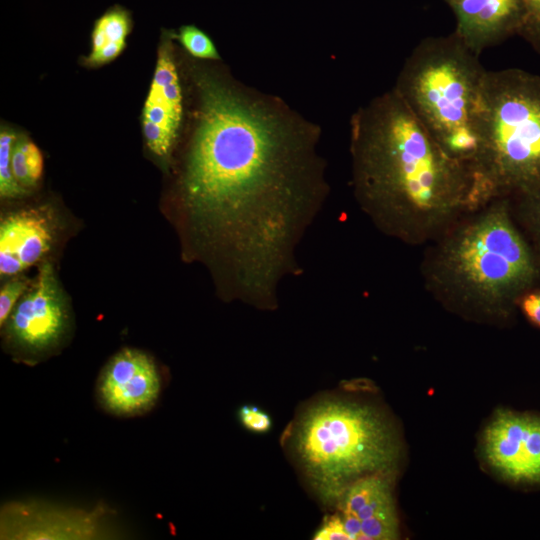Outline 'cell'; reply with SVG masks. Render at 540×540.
<instances>
[{
    "mask_svg": "<svg viewBox=\"0 0 540 540\" xmlns=\"http://www.w3.org/2000/svg\"><path fill=\"white\" fill-rule=\"evenodd\" d=\"M194 110L179 178L187 217L223 258L228 296L275 310L330 187L321 128L228 69L189 67Z\"/></svg>",
    "mask_w": 540,
    "mask_h": 540,
    "instance_id": "obj_1",
    "label": "cell"
},
{
    "mask_svg": "<svg viewBox=\"0 0 540 540\" xmlns=\"http://www.w3.org/2000/svg\"><path fill=\"white\" fill-rule=\"evenodd\" d=\"M350 155L359 207L403 243H431L482 207L471 168L441 149L393 88L352 114Z\"/></svg>",
    "mask_w": 540,
    "mask_h": 540,
    "instance_id": "obj_2",
    "label": "cell"
},
{
    "mask_svg": "<svg viewBox=\"0 0 540 540\" xmlns=\"http://www.w3.org/2000/svg\"><path fill=\"white\" fill-rule=\"evenodd\" d=\"M510 199H495L432 241L422 263L428 291L465 315H505L537 277L534 255L511 217Z\"/></svg>",
    "mask_w": 540,
    "mask_h": 540,
    "instance_id": "obj_3",
    "label": "cell"
},
{
    "mask_svg": "<svg viewBox=\"0 0 540 540\" xmlns=\"http://www.w3.org/2000/svg\"><path fill=\"white\" fill-rule=\"evenodd\" d=\"M286 444L313 488L335 502L358 478L391 472L399 451L391 425L375 407L327 395L302 409Z\"/></svg>",
    "mask_w": 540,
    "mask_h": 540,
    "instance_id": "obj_4",
    "label": "cell"
},
{
    "mask_svg": "<svg viewBox=\"0 0 540 540\" xmlns=\"http://www.w3.org/2000/svg\"><path fill=\"white\" fill-rule=\"evenodd\" d=\"M479 55L455 32L424 38L393 87L441 149L473 173L487 73Z\"/></svg>",
    "mask_w": 540,
    "mask_h": 540,
    "instance_id": "obj_5",
    "label": "cell"
},
{
    "mask_svg": "<svg viewBox=\"0 0 540 540\" xmlns=\"http://www.w3.org/2000/svg\"><path fill=\"white\" fill-rule=\"evenodd\" d=\"M474 174L485 205L540 191L539 74L487 70Z\"/></svg>",
    "mask_w": 540,
    "mask_h": 540,
    "instance_id": "obj_6",
    "label": "cell"
},
{
    "mask_svg": "<svg viewBox=\"0 0 540 540\" xmlns=\"http://www.w3.org/2000/svg\"><path fill=\"white\" fill-rule=\"evenodd\" d=\"M115 511L100 504L92 509L46 501H12L1 507L0 536L10 540H90L120 535Z\"/></svg>",
    "mask_w": 540,
    "mask_h": 540,
    "instance_id": "obj_7",
    "label": "cell"
},
{
    "mask_svg": "<svg viewBox=\"0 0 540 540\" xmlns=\"http://www.w3.org/2000/svg\"><path fill=\"white\" fill-rule=\"evenodd\" d=\"M4 326L12 352L29 364L62 345L70 319L50 264L41 266L36 282L18 301Z\"/></svg>",
    "mask_w": 540,
    "mask_h": 540,
    "instance_id": "obj_8",
    "label": "cell"
},
{
    "mask_svg": "<svg viewBox=\"0 0 540 540\" xmlns=\"http://www.w3.org/2000/svg\"><path fill=\"white\" fill-rule=\"evenodd\" d=\"M162 389L159 369L148 354L125 348L103 367L96 382L99 406L117 417H135L149 412Z\"/></svg>",
    "mask_w": 540,
    "mask_h": 540,
    "instance_id": "obj_9",
    "label": "cell"
},
{
    "mask_svg": "<svg viewBox=\"0 0 540 540\" xmlns=\"http://www.w3.org/2000/svg\"><path fill=\"white\" fill-rule=\"evenodd\" d=\"M483 445L488 463L504 478L540 482V417L497 411Z\"/></svg>",
    "mask_w": 540,
    "mask_h": 540,
    "instance_id": "obj_10",
    "label": "cell"
},
{
    "mask_svg": "<svg viewBox=\"0 0 540 540\" xmlns=\"http://www.w3.org/2000/svg\"><path fill=\"white\" fill-rule=\"evenodd\" d=\"M184 93L172 42L161 44L155 71L142 112L143 134L148 148L167 158L181 134Z\"/></svg>",
    "mask_w": 540,
    "mask_h": 540,
    "instance_id": "obj_11",
    "label": "cell"
},
{
    "mask_svg": "<svg viewBox=\"0 0 540 540\" xmlns=\"http://www.w3.org/2000/svg\"><path fill=\"white\" fill-rule=\"evenodd\" d=\"M390 472L373 473L353 481L337 500L339 514L351 540H394L399 519Z\"/></svg>",
    "mask_w": 540,
    "mask_h": 540,
    "instance_id": "obj_12",
    "label": "cell"
},
{
    "mask_svg": "<svg viewBox=\"0 0 540 540\" xmlns=\"http://www.w3.org/2000/svg\"><path fill=\"white\" fill-rule=\"evenodd\" d=\"M54 234L51 215L29 208L7 215L0 225V273L13 276L40 261Z\"/></svg>",
    "mask_w": 540,
    "mask_h": 540,
    "instance_id": "obj_13",
    "label": "cell"
},
{
    "mask_svg": "<svg viewBox=\"0 0 540 540\" xmlns=\"http://www.w3.org/2000/svg\"><path fill=\"white\" fill-rule=\"evenodd\" d=\"M456 20L455 33L475 52L516 35L523 0H445Z\"/></svg>",
    "mask_w": 540,
    "mask_h": 540,
    "instance_id": "obj_14",
    "label": "cell"
},
{
    "mask_svg": "<svg viewBox=\"0 0 540 540\" xmlns=\"http://www.w3.org/2000/svg\"><path fill=\"white\" fill-rule=\"evenodd\" d=\"M132 25V17L127 9L115 5L106 10L94 23L87 62L99 66L115 59L125 48Z\"/></svg>",
    "mask_w": 540,
    "mask_h": 540,
    "instance_id": "obj_15",
    "label": "cell"
},
{
    "mask_svg": "<svg viewBox=\"0 0 540 540\" xmlns=\"http://www.w3.org/2000/svg\"><path fill=\"white\" fill-rule=\"evenodd\" d=\"M15 180L24 189L35 186L42 177L44 160L38 146L26 137H17L11 152Z\"/></svg>",
    "mask_w": 540,
    "mask_h": 540,
    "instance_id": "obj_16",
    "label": "cell"
},
{
    "mask_svg": "<svg viewBox=\"0 0 540 540\" xmlns=\"http://www.w3.org/2000/svg\"><path fill=\"white\" fill-rule=\"evenodd\" d=\"M16 134L7 128L0 132V195L2 198L22 196L26 189L15 180L11 167V152L16 141Z\"/></svg>",
    "mask_w": 540,
    "mask_h": 540,
    "instance_id": "obj_17",
    "label": "cell"
},
{
    "mask_svg": "<svg viewBox=\"0 0 540 540\" xmlns=\"http://www.w3.org/2000/svg\"><path fill=\"white\" fill-rule=\"evenodd\" d=\"M174 37L193 58L219 61L221 56L210 37L195 25H183Z\"/></svg>",
    "mask_w": 540,
    "mask_h": 540,
    "instance_id": "obj_18",
    "label": "cell"
},
{
    "mask_svg": "<svg viewBox=\"0 0 540 540\" xmlns=\"http://www.w3.org/2000/svg\"><path fill=\"white\" fill-rule=\"evenodd\" d=\"M516 35L540 54V0H523Z\"/></svg>",
    "mask_w": 540,
    "mask_h": 540,
    "instance_id": "obj_19",
    "label": "cell"
},
{
    "mask_svg": "<svg viewBox=\"0 0 540 540\" xmlns=\"http://www.w3.org/2000/svg\"><path fill=\"white\" fill-rule=\"evenodd\" d=\"M29 281L23 277L11 279L5 283L0 291V325L3 326L19 298L26 292Z\"/></svg>",
    "mask_w": 540,
    "mask_h": 540,
    "instance_id": "obj_20",
    "label": "cell"
},
{
    "mask_svg": "<svg viewBox=\"0 0 540 540\" xmlns=\"http://www.w3.org/2000/svg\"><path fill=\"white\" fill-rule=\"evenodd\" d=\"M238 419L241 425L253 433H266L272 427V420L269 414L254 405H243L239 408Z\"/></svg>",
    "mask_w": 540,
    "mask_h": 540,
    "instance_id": "obj_21",
    "label": "cell"
},
{
    "mask_svg": "<svg viewBox=\"0 0 540 540\" xmlns=\"http://www.w3.org/2000/svg\"><path fill=\"white\" fill-rule=\"evenodd\" d=\"M516 199L520 201L521 211L540 249V191Z\"/></svg>",
    "mask_w": 540,
    "mask_h": 540,
    "instance_id": "obj_22",
    "label": "cell"
},
{
    "mask_svg": "<svg viewBox=\"0 0 540 540\" xmlns=\"http://www.w3.org/2000/svg\"><path fill=\"white\" fill-rule=\"evenodd\" d=\"M315 540H351L339 513L327 516L314 534Z\"/></svg>",
    "mask_w": 540,
    "mask_h": 540,
    "instance_id": "obj_23",
    "label": "cell"
},
{
    "mask_svg": "<svg viewBox=\"0 0 540 540\" xmlns=\"http://www.w3.org/2000/svg\"><path fill=\"white\" fill-rule=\"evenodd\" d=\"M519 301L526 317L540 327V290L528 291Z\"/></svg>",
    "mask_w": 540,
    "mask_h": 540,
    "instance_id": "obj_24",
    "label": "cell"
}]
</instances>
